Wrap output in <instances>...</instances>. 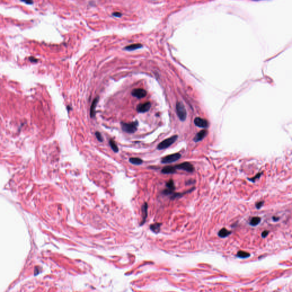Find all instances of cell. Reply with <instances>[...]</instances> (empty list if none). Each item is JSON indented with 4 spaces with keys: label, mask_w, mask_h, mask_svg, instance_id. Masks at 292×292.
<instances>
[{
    "label": "cell",
    "mask_w": 292,
    "mask_h": 292,
    "mask_svg": "<svg viewBox=\"0 0 292 292\" xmlns=\"http://www.w3.org/2000/svg\"><path fill=\"white\" fill-rule=\"evenodd\" d=\"M122 129L123 131L129 133V134H132L136 132L137 130L138 125V122L137 121H135L131 123H124L122 122L121 123Z\"/></svg>",
    "instance_id": "cell-1"
},
{
    "label": "cell",
    "mask_w": 292,
    "mask_h": 292,
    "mask_svg": "<svg viewBox=\"0 0 292 292\" xmlns=\"http://www.w3.org/2000/svg\"><path fill=\"white\" fill-rule=\"evenodd\" d=\"M178 135H173L172 137L164 140L158 144L157 148L159 150H162L168 148L176 142V140L178 139Z\"/></svg>",
    "instance_id": "cell-2"
},
{
    "label": "cell",
    "mask_w": 292,
    "mask_h": 292,
    "mask_svg": "<svg viewBox=\"0 0 292 292\" xmlns=\"http://www.w3.org/2000/svg\"><path fill=\"white\" fill-rule=\"evenodd\" d=\"M176 110L179 119L181 121H184L187 118V111L184 105L182 102H177L176 106Z\"/></svg>",
    "instance_id": "cell-3"
},
{
    "label": "cell",
    "mask_w": 292,
    "mask_h": 292,
    "mask_svg": "<svg viewBox=\"0 0 292 292\" xmlns=\"http://www.w3.org/2000/svg\"><path fill=\"white\" fill-rule=\"evenodd\" d=\"M181 155L179 153H175L173 154H171L164 157L161 160V162L164 164L171 163L175 162L180 159Z\"/></svg>",
    "instance_id": "cell-4"
},
{
    "label": "cell",
    "mask_w": 292,
    "mask_h": 292,
    "mask_svg": "<svg viewBox=\"0 0 292 292\" xmlns=\"http://www.w3.org/2000/svg\"><path fill=\"white\" fill-rule=\"evenodd\" d=\"M175 168H176V169H178V170H184L188 172H192L194 170L193 165L191 163L187 162H184L183 163L179 164L176 165L175 166Z\"/></svg>",
    "instance_id": "cell-5"
},
{
    "label": "cell",
    "mask_w": 292,
    "mask_h": 292,
    "mask_svg": "<svg viewBox=\"0 0 292 292\" xmlns=\"http://www.w3.org/2000/svg\"><path fill=\"white\" fill-rule=\"evenodd\" d=\"M194 123L196 126L200 128H203V129H206V128H208L209 126L208 122L206 119L201 118L200 117H197L194 119Z\"/></svg>",
    "instance_id": "cell-6"
},
{
    "label": "cell",
    "mask_w": 292,
    "mask_h": 292,
    "mask_svg": "<svg viewBox=\"0 0 292 292\" xmlns=\"http://www.w3.org/2000/svg\"><path fill=\"white\" fill-rule=\"evenodd\" d=\"M132 95L135 97L140 99L143 98L147 95V91L143 89H136L133 90Z\"/></svg>",
    "instance_id": "cell-7"
},
{
    "label": "cell",
    "mask_w": 292,
    "mask_h": 292,
    "mask_svg": "<svg viewBox=\"0 0 292 292\" xmlns=\"http://www.w3.org/2000/svg\"><path fill=\"white\" fill-rule=\"evenodd\" d=\"M151 104L150 102H147L144 103L139 104L137 106V110L139 112L143 113V112H147L148 111H149V110L151 108Z\"/></svg>",
    "instance_id": "cell-8"
},
{
    "label": "cell",
    "mask_w": 292,
    "mask_h": 292,
    "mask_svg": "<svg viewBox=\"0 0 292 292\" xmlns=\"http://www.w3.org/2000/svg\"><path fill=\"white\" fill-rule=\"evenodd\" d=\"M208 134V131L206 130H203L199 132L197 134L195 137H194L193 140L194 142H199L200 141L203 140L204 138L206 137V135Z\"/></svg>",
    "instance_id": "cell-9"
},
{
    "label": "cell",
    "mask_w": 292,
    "mask_h": 292,
    "mask_svg": "<svg viewBox=\"0 0 292 292\" xmlns=\"http://www.w3.org/2000/svg\"><path fill=\"white\" fill-rule=\"evenodd\" d=\"M147 211H148V204L147 203H145L143 205V206L142 207L143 220L142 221V222L140 223V225H142L145 223V220H146V219H147V216H148Z\"/></svg>",
    "instance_id": "cell-10"
},
{
    "label": "cell",
    "mask_w": 292,
    "mask_h": 292,
    "mask_svg": "<svg viewBox=\"0 0 292 292\" xmlns=\"http://www.w3.org/2000/svg\"><path fill=\"white\" fill-rule=\"evenodd\" d=\"M98 97H96V98H95L94 99V101H93V103H92V104H91V106L90 107V116H91V118H94L95 116V107L96 106L97 103H98Z\"/></svg>",
    "instance_id": "cell-11"
},
{
    "label": "cell",
    "mask_w": 292,
    "mask_h": 292,
    "mask_svg": "<svg viewBox=\"0 0 292 292\" xmlns=\"http://www.w3.org/2000/svg\"><path fill=\"white\" fill-rule=\"evenodd\" d=\"M176 172V168L173 166H167L164 167L162 170V173L164 174H172Z\"/></svg>",
    "instance_id": "cell-12"
},
{
    "label": "cell",
    "mask_w": 292,
    "mask_h": 292,
    "mask_svg": "<svg viewBox=\"0 0 292 292\" xmlns=\"http://www.w3.org/2000/svg\"><path fill=\"white\" fill-rule=\"evenodd\" d=\"M142 47V45L140 44V43H135V44H132L127 46L125 47L124 48V49L126 50L127 51H133Z\"/></svg>",
    "instance_id": "cell-13"
},
{
    "label": "cell",
    "mask_w": 292,
    "mask_h": 292,
    "mask_svg": "<svg viewBox=\"0 0 292 292\" xmlns=\"http://www.w3.org/2000/svg\"><path fill=\"white\" fill-rule=\"evenodd\" d=\"M230 233H231V232L229 231V230H228L225 228H222L219 232L218 235L220 237L224 238L228 236Z\"/></svg>",
    "instance_id": "cell-14"
},
{
    "label": "cell",
    "mask_w": 292,
    "mask_h": 292,
    "mask_svg": "<svg viewBox=\"0 0 292 292\" xmlns=\"http://www.w3.org/2000/svg\"><path fill=\"white\" fill-rule=\"evenodd\" d=\"M193 189H194V188H193L192 189H191L190 190H189V191H186V192H184V193H173L172 194V196L171 197V199L173 200V199H178V198H181V197L183 196L184 195V194H185L187 193H189V192H191V191H192L193 190Z\"/></svg>",
    "instance_id": "cell-15"
},
{
    "label": "cell",
    "mask_w": 292,
    "mask_h": 292,
    "mask_svg": "<svg viewBox=\"0 0 292 292\" xmlns=\"http://www.w3.org/2000/svg\"><path fill=\"white\" fill-rule=\"evenodd\" d=\"M129 162L134 165H140L143 163V160L139 158H131L129 159Z\"/></svg>",
    "instance_id": "cell-16"
},
{
    "label": "cell",
    "mask_w": 292,
    "mask_h": 292,
    "mask_svg": "<svg viewBox=\"0 0 292 292\" xmlns=\"http://www.w3.org/2000/svg\"><path fill=\"white\" fill-rule=\"evenodd\" d=\"M261 222V218L259 217H252V219H251L250 221V225H252V226H256V225H257L258 224H260V222Z\"/></svg>",
    "instance_id": "cell-17"
},
{
    "label": "cell",
    "mask_w": 292,
    "mask_h": 292,
    "mask_svg": "<svg viewBox=\"0 0 292 292\" xmlns=\"http://www.w3.org/2000/svg\"><path fill=\"white\" fill-rule=\"evenodd\" d=\"M160 227H161V224L155 223V224L151 225L150 229H151L152 231L156 233H157L159 232V231H160Z\"/></svg>",
    "instance_id": "cell-18"
},
{
    "label": "cell",
    "mask_w": 292,
    "mask_h": 292,
    "mask_svg": "<svg viewBox=\"0 0 292 292\" xmlns=\"http://www.w3.org/2000/svg\"><path fill=\"white\" fill-rule=\"evenodd\" d=\"M109 144L110 147H111V149L113 150V151L115 153H117L119 151V148L118 147L117 144H116V143H115V141L112 139H111L110 140L109 142Z\"/></svg>",
    "instance_id": "cell-19"
},
{
    "label": "cell",
    "mask_w": 292,
    "mask_h": 292,
    "mask_svg": "<svg viewBox=\"0 0 292 292\" xmlns=\"http://www.w3.org/2000/svg\"><path fill=\"white\" fill-rule=\"evenodd\" d=\"M166 187H167V189H169V190L172 191L173 192L175 189V185H174V182L172 179H171V180H169L168 182L166 183Z\"/></svg>",
    "instance_id": "cell-20"
},
{
    "label": "cell",
    "mask_w": 292,
    "mask_h": 292,
    "mask_svg": "<svg viewBox=\"0 0 292 292\" xmlns=\"http://www.w3.org/2000/svg\"><path fill=\"white\" fill-rule=\"evenodd\" d=\"M237 256L240 258H245L249 257L250 256V254L246 252H244V251H240V252H239L237 253Z\"/></svg>",
    "instance_id": "cell-21"
},
{
    "label": "cell",
    "mask_w": 292,
    "mask_h": 292,
    "mask_svg": "<svg viewBox=\"0 0 292 292\" xmlns=\"http://www.w3.org/2000/svg\"><path fill=\"white\" fill-rule=\"evenodd\" d=\"M262 172L258 173L257 175L255 176V177L252 178H248V180L251 181H252V182H255L256 180H257V179H258L261 177V176L262 175Z\"/></svg>",
    "instance_id": "cell-22"
},
{
    "label": "cell",
    "mask_w": 292,
    "mask_h": 292,
    "mask_svg": "<svg viewBox=\"0 0 292 292\" xmlns=\"http://www.w3.org/2000/svg\"><path fill=\"white\" fill-rule=\"evenodd\" d=\"M95 136H96V139H98V141H99V142H103V137H102L101 134L99 132H98V131L96 132H95Z\"/></svg>",
    "instance_id": "cell-23"
},
{
    "label": "cell",
    "mask_w": 292,
    "mask_h": 292,
    "mask_svg": "<svg viewBox=\"0 0 292 292\" xmlns=\"http://www.w3.org/2000/svg\"><path fill=\"white\" fill-rule=\"evenodd\" d=\"M264 204V201H258L257 202V203L256 204V207L257 209H260L261 207L263 206Z\"/></svg>",
    "instance_id": "cell-24"
},
{
    "label": "cell",
    "mask_w": 292,
    "mask_h": 292,
    "mask_svg": "<svg viewBox=\"0 0 292 292\" xmlns=\"http://www.w3.org/2000/svg\"><path fill=\"white\" fill-rule=\"evenodd\" d=\"M268 234H269V231H268V230H264V231L262 232V237L264 238L266 237Z\"/></svg>",
    "instance_id": "cell-25"
},
{
    "label": "cell",
    "mask_w": 292,
    "mask_h": 292,
    "mask_svg": "<svg viewBox=\"0 0 292 292\" xmlns=\"http://www.w3.org/2000/svg\"><path fill=\"white\" fill-rule=\"evenodd\" d=\"M112 15H113L115 17H120L122 16V14L120 13L119 12H115L112 13Z\"/></svg>",
    "instance_id": "cell-26"
},
{
    "label": "cell",
    "mask_w": 292,
    "mask_h": 292,
    "mask_svg": "<svg viewBox=\"0 0 292 292\" xmlns=\"http://www.w3.org/2000/svg\"><path fill=\"white\" fill-rule=\"evenodd\" d=\"M29 60L31 61L32 62H37V59L36 58H34V57H30L29 58Z\"/></svg>",
    "instance_id": "cell-27"
},
{
    "label": "cell",
    "mask_w": 292,
    "mask_h": 292,
    "mask_svg": "<svg viewBox=\"0 0 292 292\" xmlns=\"http://www.w3.org/2000/svg\"><path fill=\"white\" fill-rule=\"evenodd\" d=\"M194 182H195V181H193V182H192V180H188L187 181V182H186V184H187V185H191L192 184L194 183Z\"/></svg>",
    "instance_id": "cell-28"
},
{
    "label": "cell",
    "mask_w": 292,
    "mask_h": 292,
    "mask_svg": "<svg viewBox=\"0 0 292 292\" xmlns=\"http://www.w3.org/2000/svg\"><path fill=\"white\" fill-rule=\"evenodd\" d=\"M272 219H273V221H278L279 218H278V217H276V216H273V218H272Z\"/></svg>",
    "instance_id": "cell-29"
}]
</instances>
